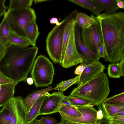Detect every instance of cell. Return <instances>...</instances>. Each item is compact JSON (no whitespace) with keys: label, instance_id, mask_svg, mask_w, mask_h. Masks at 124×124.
Listing matches in <instances>:
<instances>
[{"label":"cell","instance_id":"1","mask_svg":"<svg viewBox=\"0 0 124 124\" xmlns=\"http://www.w3.org/2000/svg\"><path fill=\"white\" fill-rule=\"evenodd\" d=\"M98 20L106 61L118 62L124 57V13L121 11L96 16Z\"/></svg>","mask_w":124,"mask_h":124},{"label":"cell","instance_id":"2","mask_svg":"<svg viewBox=\"0 0 124 124\" xmlns=\"http://www.w3.org/2000/svg\"><path fill=\"white\" fill-rule=\"evenodd\" d=\"M38 51L35 46L24 47L9 45L0 61V70L17 84L26 80Z\"/></svg>","mask_w":124,"mask_h":124},{"label":"cell","instance_id":"3","mask_svg":"<svg viewBox=\"0 0 124 124\" xmlns=\"http://www.w3.org/2000/svg\"><path fill=\"white\" fill-rule=\"evenodd\" d=\"M107 74L103 72L83 84L77 86L70 96L79 97L98 106L108 96L110 91Z\"/></svg>","mask_w":124,"mask_h":124},{"label":"cell","instance_id":"4","mask_svg":"<svg viewBox=\"0 0 124 124\" xmlns=\"http://www.w3.org/2000/svg\"><path fill=\"white\" fill-rule=\"evenodd\" d=\"M76 15L75 12L72 11L61 22L60 25L54 26L48 34L46 39V49L50 58L55 63H61L63 35L66 23L69 19Z\"/></svg>","mask_w":124,"mask_h":124},{"label":"cell","instance_id":"5","mask_svg":"<svg viewBox=\"0 0 124 124\" xmlns=\"http://www.w3.org/2000/svg\"><path fill=\"white\" fill-rule=\"evenodd\" d=\"M54 74V68L50 60L44 55L38 56L31 72L36 87H45L52 84Z\"/></svg>","mask_w":124,"mask_h":124},{"label":"cell","instance_id":"6","mask_svg":"<svg viewBox=\"0 0 124 124\" xmlns=\"http://www.w3.org/2000/svg\"><path fill=\"white\" fill-rule=\"evenodd\" d=\"M10 29L17 34L25 37V30L29 22L36 20L34 10L31 8L19 10L8 9L4 15Z\"/></svg>","mask_w":124,"mask_h":124},{"label":"cell","instance_id":"7","mask_svg":"<svg viewBox=\"0 0 124 124\" xmlns=\"http://www.w3.org/2000/svg\"><path fill=\"white\" fill-rule=\"evenodd\" d=\"M95 18V21L91 26L82 29L81 35L84 45L90 50L96 51L103 41L100 23Z\"/></svg>","mask_w":124,"mask_h":124},{"label":"cell","instance_id":"8","mask_svg":"<svg viewBox=\"0 0 124 124\" xmlns=\"http://www.w3.org/2000/svg\"><path fill=\"white\" fill-rule=\"evenodd\" d=\"M76 25L70 34L63 61L61 64L65 68L77 65L82 62V56L78 52L76 43Z\"/></svg>","mask_w":124,"mask_h":124},{"label":"cell","instance_id":"9","mask_svg":"<svg viewBox=\"0 0 124 124\" xmlns=\"http://www.w3.org/2000/svg\"><path fill=\"white\" fill-rule=\"evenodd\" d=\"M64 95L62 93L57 92L46 96L41 104L39 115H50L58 112Z\"/></svg>","mask_w":124,"mask_h":124},{"label":"cell","instance_id":"10","mask_svg":"<svg viewBox=\"0 0 124 124\" xmlns=\"http://www.w3.org/2000/svg\"><path fill=\"white\" fill-rule=\"evenodd\" d=\"M82 116L79 117H74L63 112L59 111L61 118L71 121L83 124L96 123L98 122L96 118L97 111L93 107H77Z\"/></svg>","mask_w":124,"mask_h":124},{"label":"cell","instance_id":"11","mask_svg":"<svg viewBox=\"0 0 124 124\" xmlns=\"http://www.w3.org/2000/svg\"><path fill=\"white\" fill-rule=\"evenodd\" d=\"M75 37L78 51L82 56V62L81 63L85 65L98 60L96 52L90 50L83 44L81 38L79 27L76 23Z\"/></svg>","mask_w":124,"mask_h":124},{"label":"cell","instance_id":"12","mask_svg":"<svg viewBox=\"0 0 124 124\" xmlns=\"http://www.w3.org/2000/svg\"><path fill=\"white\" fill-rule=\"evenodd\" d=\"M85 68L80 75L78 86L82 85L101 73L106 68L98 60L95 61L84 65Z\"/></svg>","mask_w":124,"mask_h":124},{"label":"cell","instance_id":"13","mask_svg":"<svg viewBox=\"0 0 124 124\" xmlns=\"http://www.w3.org/2000/svg\"><path fill=\"white\" fill-rule=\"evenodd\" d=\"M54 90L52 86L42 89L35 90L27 96L23 100L25 109L28 112L33 104L39 98L43 96H47L50 94L48 92Z\"/></svg>","mask_w":124,"mask_h":124},{"label":"cell","instance_id":"14","mask_svg":"<svg viewBox=\"0 0 124 124\" xmlns=\"http://www.w3.org/2000/svg\"><path fill=\"white\" fill-rule=\"evenodd\" d=\"M36 20H33L28 22L25 30V37L33 47L35 46L36 41L39 33Z\"/></svg>","mask_w":124,"mask_h":124},{"label":"cell","instance_id":"15","mask_svg":"<svg viewBox=\"0 0 124 124\" xmlns=\"http://www.w3.org/2000/svg\"><path fill=\"white\" fill-rule=\"evenodd\" d=\"M76 16L68 19L65 24L63 37L62 49L60 64L62 63L66 49L70 33L76 25L75 19Z\"/></svg>","mask_w":124,"mask_h":124},{"label":"cell","instance_id":"16","mask_svg":"<svg viewBox=\"0 0 124 124\" xmlns=\"http://www.w3.org/2000/svg\"><path fill=\"white\" fill-rule=\"evenodd\" d=\"M17 83L1 85L0 90V107L4 106L11 98L14 97Z\"/></svg>","mask_w":124,"mask_h":124},{"label":"cell","instance_id":"17","mask_svg":"<svg viewBox=\"0 0 124 124\" xmlns=\"http://www.w3.org/2000/svg\"><path fill=\"white\" fill-rule=\"evenodd\" d=\"M14 99L17 118L16 124H27L25 118L27 111L23 103V97L18 96L14 97Z\"/></svg>","mask_w":124,"mask_h":124},{"label":"cell","instance_id":"18","mask_svg":"<svg viewBox=\"0 0 124 124\" xmlns=\"http://www.w3.org/2000/svg\"><path fill=\"white\" fill-rule=\"evenodd\" d=\"M7 44L18 46L27 47L31 44L25 37L21 36L10 30L8 36Z\"/></svg>","mask_w":124,"mask_h":124},{"label":"cell","instance_id":"19","mask_svg":"<svg viewBox=\"0 0 124 124\" xmlns=\"http://www.w3.org/2000/svg\"><path fill=\"white\" fill-rule=\"evenodd\" d=\"M68 1L89 10L96 16L100 15L101 12L103 11L101 7L92 0H69Z\"/></svg>","mask_w":124,"mask_h":124},{"label":"cell","instance_id":"20","mask_svg":"<svg viewBox=\"0 0 124 124\" xmlns=\"http://www.w3.org/2000/svg\"><path fill=\"white\" fill-rule=\"evenodd\" d=\"M95 16L91 15L89 16L82 12H78L75 19L76 23L82 29L86 28L91 26L95 21Z\"/></svg>","mask_w":124,"mask_h":124},{"label":"cell","instance_id":"21","mask_svg":"<svg viewBox=\"0 0 124 124\" xmlns=\"http://www.w3.org/2000/svg\"><path fill=\"white\" fill-rule=\"evenodd\" d=\"M103 9L104 13L110 14L115 13L119 9L116 0H92Z\"/></svg>","mask_w":124,"mask_h":124},{"label":"cell","instance_id":"22","mask_svg":"<svg viewBox=\"0 0 124 124\" xmlns=\"http://www.w3.org/2000/svg\"><path fill=\"white\" fill-rule=\"evenodd\" d=\"M46 96H43L39 98L35 102L29 111L26 112L25 118L27 124H29L39 116L41 104Z\"/></svg>","mask_w":124,"mask_h":124},{"label":"cell","instance_id":"23","mask_svg":"<svg viewBox=\"0 0 124 124\" xmlns=\"http://www.w3.org/2000/svg\"><path fill=\"white\" fill-rule=\"evenodd\" d=\"M63 101L68 102L73 105L77 107H93L94 106V105L90 101L79 97L64 95Z\"/></svg>","mask_w":124,"mask_h":124},{"label":"cell","instance_id":"24","mask_svg":"<svg viewBox=\"0 0 124 124\" xmlns=\"http://www.w3.org/2000/svg\"><path fill=\"white\" fill-rule=\"evenodd\" d=\"M33 1V0H10L8 9L19 10L30 8Z\"/></svg>","mask_w":124,"mask_h":124},{"label":"cell","instance_id":"25","mask_svg":"<svg viewBox=\"0 0 124 124\" xmlns=\"http://www.w3.org/2000/svg\"><path fill=\"white\" fill-rule=\"evenodd\" d=\"M80 75H77L75 77L63 81L57 84L54 88V90H57L59 92H63L72 85L75 84H78Z\"/></svg>","mask_w":124,"mask_h":124},{"label":"cell","instance_id":"26","mask_svg":"<svg viewBox=\"0 0 124 124\" xmlns=\"http://www.w3.org/2000/svg\"><path fill=\"white\" fill-rule=\"evenodd\" d=\"M104 112L105 119L108 120L110 117L113 116L116 114L124 111V108L118 107L115 106L101 104Z\"/></svg>","mask_w":124,"mask_h":124},{"label":"cell","instance_id":"27","mask_svg":"<svg viewBox=\"0 0 124 124\" xmlns=\"http://www.w3.org/2000/svg\"><path fill=\"white\" fill-rule=\"evenodd\" d=\"M11 114L8 101L0 110V124H10Z\"/></svg>","mask_w":124,"mask_h":124},{"label":"cell","instance_id":"28","mask_svg":"<svg viewBox=\"0 0 124 124\" xmlns=\"http://www.w3.org/2000/svg\"><path fill=\"white\" fill-rule=\"evenodd\" d=\"M10 31L8 24L3 18L0 23V43L3 45L8 44L7 39Z\"/></svg>","mask_w":124,"mask_h":124},{"label":"cell","instance_id":"29","mask_svg":"<svg viewBox=\"0 0 124 124\" xmlns=\"http://www.w3.org/2000/svg\"><path fill=\"white\" fill-rule=\"evenodd\" d=\"M59 111L75 117H79L82 116L81 113L77 109V107L74 106L64 105L61 106L59 108Z\"/></svg>","mask_w":124,"mask_h":124},{"label":"cell","instance_id":"30","mask_svg":"<svg viewBox=\"0 0 124 124\" xmlns=\"http://www.w3.org/2000/svg\"><path fill=\"white\" fill-rule=\"evenodd\" d=\"M108 74L112 78H118L121 77L118 62L110 64L108 68Z\"/></svg>","mask_w":124,"mask_h":124},{"label":"cell","instance_id":"31","mask_svg":"<svg viewBox=\"0 0 124 124\" xmlns=\"http://www.w3.org/2000/svg\"><path fill=\"white\" fill-rule=\"evenodd\" d=\"M121 103H124V92L106 98L102 103L105 104L113 105Z\"/></svg>","mask_w":124,"mask_h":124},{"label":"cell","instance_id":"32","mask_svg":"<svg viewBox=\"0 0 124 124\" xmlns=\"http://www.w3.org/2000/svg\"><path fill=\"white\" fill-rule=\"evenodd\" d=\"M14 97L10 98L8 101L11 112V116L10 124H16L17 121Z\"/></svg>","mask_w":124,"mask_h":124},{"label":"cell","instance_id":"33","mask_svg":"<svg viewBox=\"0 0 124 124\" xmlns=\"http://www.w3.org/2000/svg\"><path fill=\"white\" fill-rule=\"evenodd\" d=\"M39 120L43 124H57L58 123L55 119L49 116L42 117Z\"/></svg>","mask_w":124,"mask_h":124},{"label":"cell","instance_id":"34","mask_svg":"<svg viewBox=\"0 0 124 124\" xmlns=\"http://www.w3.org/2000/svg\"><path fill=\"white\" fill-rule=\"evenodd\" d=\"M15 83L17 84L5 76L0 70V85Z\"/></svg>","mask_w":124,"mask_h":124},{"label":"cell","instance_id":"35","mask_svg":"<svg viewBox=\"0 0 124 124\" xmlns=\"http://www.w3.org/2000/svg\"><path fill=\"white\" fill-rule=\"evenodd\" d=\"M96 52L97 58L98 60L101 57L104 58L105 49L103 43H102L100 45Z\"/></svg>","mask_w":124,"mask_h":124},{"label":"cell","instance_id":"36","mask_svg":"<svg viewBox=\"0 0 124 124\" xmlns=\"http://www.w3.org/2000/svg\"><path fill=\"white\" fill-rule=\"evenodd\" d=\"M98 107V110L96 113V118L98 121L105 119L104 113L101 104Z\"/></svg>","mask_w":124,"mask_h":124},{"label":"cell","instance_id":"37","mask_svg":"<svg viewBox=\"0 0 124 124\" xmlns=\"http://www.w3.org/2000/svg\"><path fill=\"white\" fill-rule=\"evenodd\" d=\"M108 121L120 123H124V116H113L109 118Z\"/></svg>","mask_w":124,"mask_h":124},{"label":"cell","instance_id":"38","mask_svg":"<svg viewBox=\"0 0 124 124\" xmlns=\"http://www.w3.org/2000/svg\"><path fill=\"white\" fill-rule=\"evenodd\" d=\"M5 0H0V17L4 15L8 7L5 4Z\"/></svg>","mask_w":124,"mask_h":124},{"label":"cell","instance_id":"39","mask_svg":"<svg viewBox=\"0 0 124 124\" xmlns=\"http://www.w3.org/2000/svg\"><path fill=\"white\" fill-rule=\"evenodd\" d=\"M9 45H3L0 43V61L6 54Z\"/></svg>","mask_w":124,"mask_h":124},{"label":"cell","instance_id":"40","mask_svg":"<svg viewBox=\"0 0 124 124\" xmlns=\"http://www.w3.org/2000/svg\"><path fill=\"white\" fill-rule=\"evenodd\" d=\"M85 68V66L81 63L76 68L74 71V74L78 75H80L83 72Z\"/></svg>","mask_w":124,"mask_h":124},{"label":"cell","instance_id":"41","mask_svg":"<svg viewBox=\"0 0 124 124\" xmlns=\"http://www.w3.org/2000/svg\"><path fill=\"white\" fill-rule=\"evenodd\" d=\"M121 76H124V57L118 62Z\"/></svg>","mask_w":124,"mask_h":124},{"label":"cell","instance_id":"42","mask_svg":"<svg viewBox=\"0 0 124 124\" xmlns=\"http://www.w3.org/2000/svg\"><path fill=\"white\" fill-rule=\"evenodd\" d=\"M60 123L62 124H98V122L96 123L89 124H83L73 122L61 118Z\"/></svg>","mask_w":124,"mask_h":124},{"label":"cell","instance_id":"43","mask_svg":"<svg viewBox=\"0 0 124 124\" xmlns=\"http://www.w3.org/2000/svg\"><path fill=\"white\" fill-rule=\"evenodd\" d=\"M117 5L119 8H124V1L122 0H116Z\"/></svg>","mask_w":124,"mask_h":124},{"label":"cell","instance_id":"44","mask_svg":"<svg viewBox=\"0 0 124 124\" xmlns=\"http://www.w3.org/2000/svg\"><path fill=\"white\" fill-rule=\"evenodd\" d=\"M50 22L51 24H55L56 25H59L61 23V22H59L57 19L55 17L52 18L50 20Z\"/></svg>","mask_w":124,"mask_h":124},{"label":"cell","instance_id":"45","mask_svg":"<svg viewBox=\"0 0 124 124\" xmlns=\"http://www.w3.org/2000/svg\"><path fill=\"white\" fill-rule=\"evenodd\" d=\"M98 124H110L109 121L106 119H103L98 121Z\"/></svg>","mask_w":124,"mask_h":124},{"label":"cell","instance_id":"46","mask_svg":"<svg viewBox=\"0 0 124 124\" xmlns=\"http://www.w3.org/2000/svg\"><path fill=\"white\" fill-rule=\"evenodd\" d=\"M26 80L27 83L29 85L32 84L34 82L33 79L31 77L27 78Z\"/></svg>","mask_w":124,"mask_h":124},{"label":"cell","instance_id":"47","mask_svg":"<svg viewBox=\"0 0 124 124\" xmlns=\"http://www.w3.org/2000/svg\"><path fill=\"white\" fill-rule=\"evenodd\" d=\"M29 124H43L40 122L39 120L35 118Z\"/></svg>","mask_w":124,"mask_h":124},{"label":"cell","instance_id":"48","mask_svg":"<svg viewBox=\"0 0 124 124\" xmlns=\"http://www.w3.org/2000/svg\"><path fill=\"white\" fill-rule=\"evenodd\" d=\"M110 105H114L118 107L124 108V103H119L114 104Z\"/></svg>","mask_w":124,"mask_h":124},{"label":"cell","instance_id":"49","mask_svg":"<svg viewBox=\"0 0 124 124\" xmlns=\"http://www.w3.org/2000/svg\"><path fill=\"white\" fill-rule=\"evenodd\" d=\"M124 116V111L120 112L119 113H117L114 115L113 116Z\"/></svg>","mask_w":124,"mask_h":124},{"label":"cell","instance_id":"50","mask_svg":"<svg viewBox=\"0 0 124 124\" xmlns=\"http://www.w3.org/2000/svg\"><path fill=\"white\" fill-rule=\"evenodd\" d=\"M48 0H33L35 4L39 3L44 1H48Z\"/></svg>","mask_w":124,"mask_h":124},{"label":"cell","instance_id":"51","mask_svg":"<svg viewBox=\"0 0 124 124\" xmlns=\"http://www.w3.org/2000/svg\"><path fill=\"white\" fill-rule=\"evenodd\" d=\"M109 122L110 124H124V123H118L116 122H113L111 121H109Z\"/></svg>","mask_w":124,"mask_h":124},{"label":"cell","instance_id":"52","mask_svg":"<svg viewBox=\"0 0 124 124\" xmlns=\"http://www.w3.org/2000/svg\"><path fill=\"white\" fill-rule=\"evenodd\" d=\"M61 124L60 123H58V124Z\"/></svg>","mask_w":124,"mask_h":124}]
</instances>
